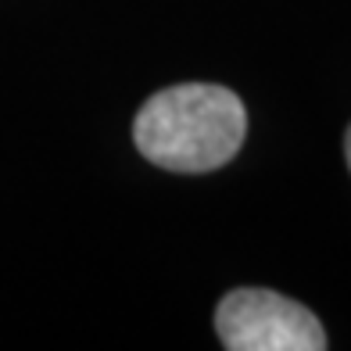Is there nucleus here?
<instances>
[{"instance_id":"2","label":"nucleus","mask_w":351,"mask_h":351,"mask_svg":"<svg viewBox=\"0 0 351 351\" xmlns=\"http://www.w3.org/2000/svg\"><path fill=\"white\" fill-rule=\"evenodd\" d=\"M215 330L230 351H323V323L294 298L265 287H237L215 308Z\"/></svg>"},{"instance_id":"3","label":"nucleus","mask_w":351,"mask_h":351,"mask_svg":"<svg viewBox=\"0 0 351 351\" xmlns=\"http://www.w3.org/2000/svg\"><path fill=\"white\" fill-rule=\"evenodd\" d=\"M344 154H348V169H351V125H348V136H344Z\"/></svg>"},{"instance_id":"1","label":"nucleus","mask_w":351,"mask_h":351,"mask_svg":"<svg viewBox=\"0 0 351 351\" xmlns=\"http://www.w3.org/2000/svg\"><path fill=\"white\" fill-rule=\"evenodd\" d=\"M247 108L230 86L180 83L143 101L133 122L136 151L169 172H215L244 147Z\"/></svg>"}]
</instances>
